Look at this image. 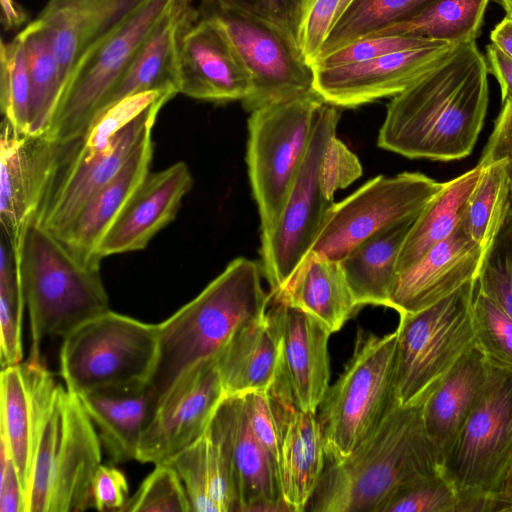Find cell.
<instances>
[{"mask_svg": "<svg viewBox=\"0 0 512 512\" xmlns=\"http://www.w3.org/2000/svg\"><path fill=\"white\" fill-rule=\"evenodd\" d=\"M488 72L475 41L457 45L438 66L392 98L378 146L411 159L467 157L487 113Z\"/></svg>", "mask_w": 512, "mask_h": 512, "instance_id": "1", "label": "cell"}, {"mask_svg": "<svg viewBox=\"0 0 512 512\" xmlns=\"http://www.w3.org/2000/svg\"><path fill=\"white\" fill-rule=\"evenodd\" d=\"M423 400L395 407L345 460L327 461L307 509L379 512L400 487L439 473L423 424Z\"/></svg>", "mask_w": 512, "mask_h": 512, "instance_id": "2", "label": "cell"}, {"mask_svg": "<svg viewBox=\"0 0 512 512\" xmlns=\"http://www.w3.org/2000/svg\"><path fill=\"white\" fill-rule=\"evenodd\" d=\"M338 107L317 109L304 160L273 231L261 237L262 271L270 294L280 292L308 257L337 190L362 175L358 157L337 137Z\"/></svg>", "mask_w": 512, "mask_h": 512, "instance_id": "3", "label": "cell"}, {"mask_svg": "<svg viewBox=\"0 0 512 512\" xmlns=\"http://www.w3.org/2000/svg\"><path fill=\"white\" fill-rule=\"evenodd\" d=\"M262 266L232 260L194 299L158 324V358L150 385L160 396L188 368L214 357L244 324L264 315L271 300Z\"/></svg>", "mask_w": 512, "mask_h": 512, "instance_id": "4", "label": "cell"}, {"mask_svg": "<svg viewBox=\"0 0 512 512\" xmlns=\"http://www.w3.org/2000/svg\"><path fill=\"white\" fill-rule=\"evenodd\" d=\"M18 273L28 312L30 355H40L47 337H64L110 310L99 267L76 257L38 220L25 234Z\"/></svg>", "mask_w": 512, "mask_h": 512, "instance_id": "5", "label": "cell"}, {"mask_svg": "<svg viewBox=\"0 0 512 512\" xmlns=\"http://www.w3.org/2000/svg\"><path fill=\"white\" fill-rule=\"evenodd\" d=\"M396 351V330L383 336L358 330L348 364L317 411L327 461L345 460L400 406L395 389Z\"/></svg>", "mask_w": 512, "mask_h": 512, "instance_id": "6", "label": "cell"}, {"mask_svg": "<svg viewBox=\"0 0 512 512\" xmlns=\"http://www.w3.org/2000/svg\"><path fill=\"white\" fill-rule=\"evenodd\" d=\"M101 441L77 394L59 386L32 472L26 512L93 508L92 482Z\"/></svg>", "mask_w": 512, "mask_h": 512, "instance_id": "7", "label": "cell"}, {"mask_svg": "<svg viewBox=\"0 0 512 512\" xmlns=\"http://www.w3.org/2000/svg\"><path fill=\"white\" fill-rule=\"evenodd\" d=\"M476 281L466 282L422 310L399 315L395 376L399 405L423 400L474 346L472 305Z\"/></svg>", "mask_w": 512, "mask_h": 512, "instance_id": "8", "label": "cell"}, {"mask_svg": "<svg viewBox=\"0 0 512 512\" xmlns=\"http://www.w3.org/2000/svg\"><path fill=\"white\" fill-rule=\"evenodd\" d=\"M318 94L273 103L250 113L246 162L261 220V237L275 228L306 155Z\"/></svg>", "mask_w": 512, "mask_h": 512, "instance_id": "9", "label": "cell"}, {"mask_svg": "<svg viewBox=\"0 0 512 512\" xmlns=\"http://www.w3.org/2000/svg\"><path fill=\"white\" fill-rule=\"evenodd\" d=\"M158 343V325L109 310L63 337L60 374L75 394L108 385L150 382Z\"/></svg>", "mask_w": 512, "mask_h": 512, "instance_id": "10", "label": "cell"}, {"mask_svg": "<svg viewBox=\"0 0 512 512\" xmlns=\"http://www.w3.org/2000/svg\"><path fill=\"white\" fill-rule=\"evenodd\" d=\"M173 0H146L110 33L80 56L65 87L48 135L60 144H78L104 98Z\"/></svg>", "mask_w": 512, "mask_h": 512, "instance_id": "11", "label": "cell"}, {"mask_svg": "<svg viewBox=\"0 0 512 512\" xmlns=\"http://www.w3.org/2000/svg\"><path fill=\"white\" fill-rule=\"evenodd\" d=\"M198 10L201 16L221 26L250 75L251 92L242 101L246 111L317 94L314 68L303 56L297 39L288 32L213 0H202Z\"/></svg>", "mask_w": 512, "mask_h": 512, "instance_id": "12", "label": "cell"}, {"mask_svg": "<svg viewBox=\"0 0 512 512\" xmlns=\"http://www.w3.org/2000/svg\"><path fill=\"white\" fill-rule=\"evenodd\" d=\"M78 144H60L48 133H24L7 118L2 119L0 222L2 236L13 252L17 267L26 231L38 220Z\"/></svg>", "mask_w": 512, "mask_h": 512, "instance_id": "13", "label": "cell"}, {"mask_svg": "<svg viewBox=\"0 0 512 512\" xmlns=\"http://www.w3.org/2000/svg\"><path fill=\"white\" fill-rule=\"evenodd\" d=\"M488 367L483 393L440 466L457 493L499 492L512 463V368Z\"/></svg>", "mask_w": 512, "mask_h": 512, "instance_id": "14", "label": "cell"}, {"mask_svg": "<svg viewBox=\"0 0 512 512\" xmlns=\"http://www.w3.org/2000/svg\"><path fill=\"white\" fill-rule=\"evenodd\" d=\"M441 186L418 172L370 179L333 204L309 254L341 261L380 230L416 217Z\"/></svg>", "mask_w": 512, "mask_h": 512, "instance_id": "15", "label": "cell"}, {"mask_svg": "<svg viewBox=\"0 0 512 512\" xmlns=\"http://www.w3.org/2000/svg\"><path fill=\"white\" fill-rule=\"evenodd\" d=\"M225 397L215 356L185 370L158 399L136 460L167 463L204 434Z\"/></svg>", "mask_w": 512, "mask_h": 512, "instance_id": "16", "label": "cell"}, {"mask_svg": "<svg viewBox=\"0 0 512 512\" xmlns=\"http://www.w3.org/2000/svg\"><path fill=\"white\" fill-rule=\"evenodd\" d=\"M278 357L271 395L280 403L317 412L330 381L328 340L331 335L303 311L270 300Z\"/></svg>", "mask_w": 512, "mask_h": 512, "instance_id": "17", "label": "cell"}, {"mask_svg": "<svg viewBox=\"0 0 512 512\" xmlns=\"http://www.w3.org/2000/svg\"><path fill=\"white\" fill-rule=\"evenodd\" d=\"M457 45L442 43L374 59L314 68V90L328 104L356 108L394 97L445 60Z\"/></svg>", "mask_w": 512, "mask_h": 512, "instance_id": "18", "label": "cell"}, {"mask_svg": "<svg viewBox=\"0 0 512 512\" xmlns=\"http://www.w3.org/2000/svg\"><path fill=\"white\" fill-rule=\"evenodd\" d=\"M59 386L42 363L41 355L29 354L25 361L1 371L0 437L11 450L25 501L37 450Z\"/></svg>", "mask_w": 512, "mask_h": 512, "instance_id": "19", "label": "cell"}, {"mask_svg": "<svg viewBox=\"0 0 512 512\" xmlns=\"http://www.w3.org/2000/svg\"><path fill=\"white\" fill-rule=\"evenodd\" d=\"M161 100L120 129L103 148L87 157L74 153L62 169L38 222L55 236L63 232L83 205L122 168L139 141L152 131Z\"/></svg>", "mask_w": 512, "mask_h": 512, "instance_id": "20", "label": "cell"}, {"mask_svg": "<svg viewBox=\"0 0 512 512\" xmlns=\"http://www.w3.org/2000/svg\"><path fill=\"white\" fill-rule=\"evenodd\" d=\"M176 87L188 97L224 103L243 101L251 78L221 26L201 16L182 35L177 56Z\"/></svg>", "mask_w": 512, "mask_h": 512, "instance_id": "21", "label": "cell"}, {"mask_svg": "<svg viewBox=\"0 0 512 512\" xmlns=\"http://www.w3.org/2000/svg\"><path fill=\"white\" fill-rule=\"evenodd\" d=\"M210 424L229 459L236 512L290 511L281 496L277 466L254 436L242 397H225Z\"/></svg>", "mask_w": 512, "mask_h": 512, "instance_id": "22", "label": "cell"}, {"mask_svg": "<svg viewBox=\"0 0 512 512\" xmlns=\"http://www.w3.org/2000/svg\"><path fill=\"white\" fill-rule=\"evenodd\" d=\"M484 249L467 233L462 220L454 232L419 261L396 275L388 307L399 315L422 310L477 280Z\"/></svg>", "mask_w": 512, "mask_h": 512, "instance_id": "23", "label": "cell"}, {"mask_svg": "<svg viewBox=\"0 0 512 512\" xmlns=\"http://www.w3.org/2000/svg\"><path fill=\"white\" fill-rule=\"evenodd\" d=\"M192 184L193 178L185 162L149 172L100 242L98 259L101 261L110 255L144 249L160 230L175 219Z\"/></svg>", "mask_w": 512, "mask_h": 512, "instance_id": "24", "label": "cell"}, {"mask_svg": "<svg viewBox=\"0 0 512 512\" xmlns=\"http://www.w3.org/2000/svg\"><path fill=\"white\" fill-rule=\"evenodd\" d=\"M113 463L136 460L158 396L149 382L93 388L77 394Z\"/></svg>", "mask_w": 512, "mask_h": 512, "instance_id": "25", "label": "cell"}, {"mask_svg": "<svg viewBox=\"0 0 512 512\" xmlns=\"http://www.w3.org/2000/svg\"><path fill=\"white\" fill-rule=\"evenodd\" d=\"M273 400L280 432L281 496L290 511L302 512L307 509L327 462L322 427L317 412L284 405L274 397Z\"/></svg>", "mask_w": 512, "mask_h": 512, "instance_id": "26", "label": "cell"}, {"mask_svg": "<svg viewBox=\"0 0 512 512\" xmlns=\"http://www.w3.org/2000/svg\"><path fill=\"white\" fill-rule=\"evenodd\" d=\"M152 131L136 145L119 172L78 211L57 237L84 263L99 267L97 250L106 232L132 193L149 173Z\"/></svg>", "mask_w": 512, "mask_h": 512, "instance_id": "27", "label": "cell"}, {"mask_svg": "<svg viewBox=\"0 0 512 512\" xmlns=\"http://www.w3.org/2000/svg\"><path fill=\"white\" fill-rule=\"evenodd\" d=\"M488 373V361L474 344L424 398L423 424L440 466L480 399Z\"/></svg>", "mask_w": 512, "mask_h": 512, "instance_id": "28", "label": "cell"}, {"mask_svg": "<svg viewBox=\"0 0 512 512\" xmlns=\"http://www.w3.org/2000/svg\"><path fill=\"white\" fill-rule=\"evenodd\" d=\"M199 17L193 0H173L97 113L137 93L165 88L177 90L179 42Z\"/></svg>", "mask_w": 512, "mask_h": 512, "instance_id": "29", "label": "cell"}, {"mask_svg": "<svg viewBox=\"0 0 512 512\" xmlns=\"http://www.w3.org/2000/svg\"><path fill=\"white\" fill-rule=\"evenodd\" d=\"M271 300L303 311L330 334L339 331L360 308L341 262L314 254L308 255L286 286L271 295Z\"/></svg>", "mask_w": 512, "mask_h": 512, "instance_id": "30", "label": "cell"}, {"mask_svg": "<svg viewBox=\"0 0 512 512\" xmlns=\"http://www.w3.org/2000/svg\"><path fill=\"white\" fill-rule=\"evenodd\" d=\"M277 357V337L268 312L240 327L215 356L226 397L269 391Z\"/></svg>", "mask_w": 512, "mask_h": 512, "instance_id": "31", "label": "cell"}, {"mask_svg": "<svg viewBox=\"0 0 512 512\" xmlns=\"http://www.w3.org/2000/svg\"><path fill=\"white\" fill-rule=\"evenodd\" d=\"M167 464L179 476L192 511H237L229 459L211 424L196 442L175 455Z\"/></svg>", "mask_w": 512, "mask_h": 512, "instance_id": "32", "label": "cell"}, {"mask_svg": "<svg viewBox=\"0 0 512 512\" xmlns=\"http://www.w3.org/2000/svg\"><path fill=\"white\" fill-rule=\"evenodd\" d=\"M416 217L380 230L340 261L359 307H388L390 291L396 277L397 258Z\"/></svg>", "mask_w": 512, "mask_h": 512, "instance_id": "33", "label": "cell"}, {"mask_svg": "<svg viewBox=\"0 0 512 512\" xmlns=\"http://www.w3.org/2000/svg\"><path fill=\"white\" fill-rule=\"evenodd\" d=\"M483 165L443 182L439 191L415 218L400 249L396 275L419 261L432 247L449 237L460 223Z\"/></svg>", "mask_w": 512, "mask_h": 512, "instance_id": "34", "label": "cell"}, {"mask_svg": "<svg viewBox=\"0 0 512 512\" xmlns=\"http://www.w3.org/2000/svg\"><path fill=\"white\" fill-rule=\"evenodd\" d=\"M24 46L30 81L28 134L46 133L52 124L65 85L52 37L37 19L17 34Z\"/></svg>", "mask_w": 512, "mask_h": 512, "instance_id": "35", "label": "cell"}, {"mask_svg": "<svg viewBox=\"0 0 512 512\" xmlns=\"http://www.w3.org/2000/svg\"><path fill=\"white\" fill-rule=\"evenodd\" d=\"M103 3L104 0H48L36 18L52 37L65 87L82 53L100 38Z\"/></svg>", "mask_w": 512, "mask_h": 512, "instance_id": "36", "label": "cell"}, {"mask_svg": "<svg viewBox=\"0 0 512 512\" xmlns=\"http://www.w3.org/2000/svg\"><path fill=\"white\" fill-rule=\"evenodd\" d=\"M489 2L434 0L413 18L370 36L401 35L455 45L473 42L481 34Z\"/></svg>", "mask_w": 512, "mask_h": 512, "instance_id": "37", "label": "cell"}, {"mask_svg": "<svg viewBox=\"0 0 512 512\" xmlns=\"http://www.w3.org/2000/svg\"><path fill=\"white\" fill-rule=\"evenodd\" d=\"M433 1L352 0L333 23L319 59L351 42L413 18Z\"/></svg>", "mask_w": 512, "mask_h": 512, "instance_id": "38", "label": "cell"}, {"mask_svg": "<svg viewBox=\"0 0 512 512\" xmlns=\"http://www.w3.org/2000/svg\"><path fill=\"white\" fill-rule=\"evenodd\" d=\"M481 164L482 173L461 220L470 237L485 251L498 232L511 199L504 160Z\"/></svg>", "mask_w": 512, "mask_h": 512, "instance_id": "39", "label": "cell"}, {"mask_svg": "<svg viewBox=\"0 0 512 512\" xmlns=\"http://www.w3.org/2000/svg\"><path fill=\"white\" fill-rule=\"evenodd\" d=\"M25 301L13 252L1 236L0 245V361L1 367L23 361L22 319Z\"/></svg>", "mask_w": 512, "mask_h": 512, "instance_id": "40", "label": "cell"}, {"mask_svg": "<svg viewBox=\"0 0 512 512\" xmlns=\"http://www.w3.org/2000/svg\"><path fill=\"white\" fill-rule=\"evenodd\" d=\"M0 104L3 117L19 131L28 133L30 81L23 43L18 35L1 41Z\"/></svg>", "mask_w": 512, "mask_h": 512, "instance_id": "41", "label": "cell"}, {"mask_svg": "<svg viewBox=\"0 0 512 512\" xmlns=\"http://www.w3.org/2000/svg\"><path fill=\"white\" fill-rule=\"evenodd\" d=\"M476 282L477 289L512 319V202L484 251Z\"/></svg>", "mask_w": 512, "mask_h": 512, "instance_id": "42", "label": "cell"}, {"mask_svg": "<svg viewBox=\"0 0 512 512\" xmlns=\"http://www.w3.org/2000/svg\"><path fill=\"white\" fill-rule=\"evenodd\" d=\"M474 344L487 361L512 368V319L476 289L472 305Z\"/></svg>", "mask_w": 512, "mask_h": 512, "instance_id": "43", "label": "cell"}, {"mask_svg": "<svg viewBox=\"0 0 512 512\" xmlns=\"http://www.w3.org/2000/svg\"><path fill=\"white\" fill-rule=\"evenodd\" d=\"M191 512L184 486L167 463L155 465L138 490L129 497L122 512Z\"/></svg>", "mask_w": 512, "mask_h": 512, "instance_id": "44", "label": "cell"}, {"mask_svg": "<svg viewBox=\"0 0 512 512\" xmlns=\"http://www.w3.org/2000/svg\"><path fill=\"white\" fill-rule=\"evenodd\" d=\"M457 498V490L440 471L397 489L379 512H453Z\"/></svg>", "mask_w": 512, "mask_h": 512, "instance_id": "45", "label": "cell"}, {"mask_svg": "<svg viewBox=\"0 0 512 512\" xmlns=\"http://www.w3.org/2000/svg\"><path fill=\"white\" fill-rule=\"evenodd\" d=\"M442 44L426 39L401 36H369L351 42L321 57L313 67H332L362 62L387 54Z\"/></svg>", "mask_w": 512, "mask_h": 512, "instance_id": "46", "label": "cell"}, {"mask_svg": "<svg viewBox=\"0 0 512 512\" xmlns=\"http://www.w3.org/2000/svg\"><path fill=\"white\" fill-rule=\"evenodd\" d=\"M221 6L264 19L282 28L298 41L309 0H213Z\"/></svg>", "mask_w": 512, "mask_h": 512, "instance_id": "47", "label": "cell"}, {"mask_svg": "<svg viewBox=\"0 0 512 512\" xmlns=\"http://www.w3.org/2000/svg\"><path fill=\"white\" fill-rule=\"evenodd\" d=\"M241 397L254 436L278 469L280 432L272 395L269 391H254Z\"/></svg>", "mask_w": 512, "mask_h": 512, "instance_id": "48", "label": "cell"}, {"mask_svg": "<svg viewBox=\"0 0 512 512\" xmlns=\"http://www.w3.org/2000/svg\"><path fill=\"white\" fill-rule=\"evenodd\" d=\"M339 3L340 0H309L301 23L298 44L311 66L319 59Z\"/></svg>", "mask_w": 512, "mask_h": 512, "instance_id": "49", "label": "cell"}, {"mask_svg": "<svg viewBox=\"0 0 512 512\" xmlns=\"http://www.w3.org/2000/svg\"><path fill=\"white\" fill-rule=\"evenodd\" d=\"M128 499L125 475L112 465L101 464L92 482L93 508L102 512H122Z\"/></svg>", "mask_w": 512, "mask_h": 512, "instance_id": "50", "label": "cell"}, {"mask_svg": "<svg viewBox=\"0 0 512 512\" xmlns=\"http://www.w3.org/2000/svg\"><path fill=\"white\" fill-rule=\"evenodd\" d=\"M498 160L505 162L512 202V102L502 104V109L479 162L489 164Z\"/></svg>", "mask_w": 512, "mask_h": 512, "instance_id": "51", "label": "cell"}, {"mask_svg": "<svg viewBox=\"0 0 512 512\" xmlns=\"http://www.w3.org/2000/svg\"><path fill=\"white\" fill-rule=\"evenodd\" d=\"M0 512H26V501L8 443L0 437Z\"/></svg>", "mask_w": 512, "mask_h": 512, "instance_id": "52", "label": "cell"}, {"mask_svg": "<svg viewBox=\"0 0 512 512\" xmlns=\"http://www.w3.org/2000/svg\"><path fill=\"white\" fill-rule=\"evenodd\" d=\"M512 512V500L499 492L458 493L453 512Z\"/></svg>", "mask_w": 512, "mask_h": 512, "instance_id": "53", "label": "cell"}, {"mask_svg": "<svg viewBox=\"0 0 512 512\" xmlns=\"http://www.w3.org/2000/svg\"><path fill=\"white\" fill-rule=\"evenodd\" d=\"M488 70L499 82L502 104L512 102V58L493 43L486 45Z\"/></svg>", "mask_w": 512, "mask_h": 512, "instance_id": "54", "label": "cell"}, {"mask_svg": "<svg viewBox=\"0 0 512 512\" xmlns=\"http://www.w3.org/2000/svg\"><path fill=\"white\" fill-rule=\"evenodd\" d=\"M491 43L512 58V17L505 15L490 33Z\"/></svg>", "mask_w": 512, "mask_h": 512, "instance_id": "55", "label": "cell"}, {"mask_svg": "<svg viewBox=\"0 0 512 512\" xmlns=\"http://www.w3.org/2000/svg\"><path fill=\"white\" fill-rule=\"evenodd\" d=\"M499 493H501L506 498L512 500V463L510 464L500 484Z\"/></svg>", "mask_w": 512, "mask_h": 512, "instance_id": "56", "label": "cell"}, {"mask_svg": "<svg viewBox=\"0 0 512 512\" xmlns=\"http://www.w3.org/2000/svg\"><path fill=\"white\" fill-rule=\"evenodd\" d=\"M351 2L352 0H340V3L334 16L333 23L341 16V14L345 11V9L349 6Z\"/></svg>", "mask_w": 512, "mask_h": 512, "instance_id": "57", "label": "cell"}, {"mask_svg": "<svg viewBox=\"0 0 512 512\" xmlns=\"http://www.w3.org/2000/svg\"><path fill=\"white\" fill-rule=\"evenodd\" d=\"M497 2L502 6L506 14H512V0H497Z\"/></svg>", "mask_w": 512, "mask_h": 512, "instance_id": "58", "label": "cell"}, {"mask_svg": "<svg viewBox=\"0 0 512 512\" xmlns=\"http://www.w3.org/2000/svg\"><path fill=\"white\" fill-rule=\"evenodd\" d=\"M508 15V14H507ZM510 16L512 17V14H510Z\"/></svg>", "mask_w": 512, "mask_h": 512, "instance_id": "59", "label": "cell"}]
</instances>
